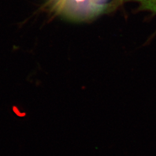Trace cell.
<instances>
[{
    "mask_svg": "<svg viewBox=\"0 0 156 156\" xmlns=\"http://www.w3.org/2000/svg\"><path fill=\"white\" fill-rule=\"evenodd\" d=\"M121 2L134 1L139 4V11H147L156 15V0H119Z\"/></svg>",
    "mask_w": 156,
    "mask_h": 156,
    "instance_id": "1",
    "label": "cell"
}]
</instances>
